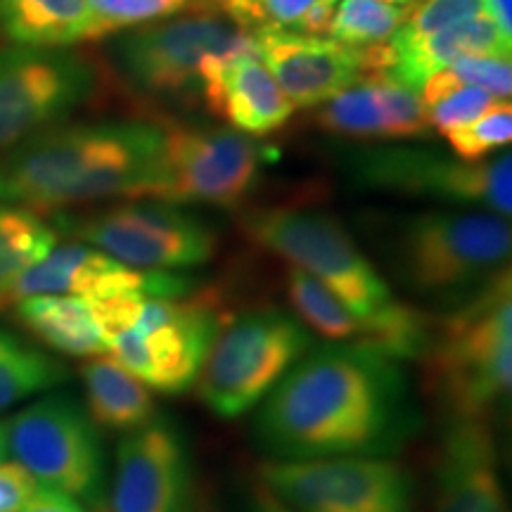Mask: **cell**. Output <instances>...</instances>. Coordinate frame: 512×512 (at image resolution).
Returning <instances> with one entry per match:
<instances>
[{"label":"cell","mask_w":512,"mask_h":512,"mask_svg":"<svg viewBox=\"0 0 512 512\" xmlns=\"http://www.w3.org/2000/svg\"><path fill=\"white\" fill-rule=\"evenodd\" d=\"M415 427L401 363L328 342L306 351L259 403L254 437L271 460L389 458Z\"/></svg>","instance_id":"6da1fadb"},{"label":"cell","mask_w":512,"mask_h":512,"mask_svg":"<svg viewBox=\"0 0 512 512\" xmlns=\"http://www.w3.org/2000/svg\"><path fill=\"white\" fill-rule=\"evenodd\" d=\"M162 124L98 121L53 126L19 143L0 162V202L43 214L150 192Z\"/></svg>","instance_id":"7a4b0ae2"},{"label":"cell","mask_w":512,"mask_h":512,"mask_svg":"<svg viewBox=\"0 0 512 512\" xmlns=\"http://www.w3.org/2000/svg\"><path fill=\"white\" fill-rule=\"evenodd\" d=\"M441 418L489 420L512 387L510 266L486 280L456 309L434 320L430 347L420 358Z\"/></svg>","instance_id":"3957f363"},{"label":"cell","mask_w":512,"mask_h":512,"mask_svg":"<svg viewBox=\"0 0 512 512\" xmlns=\"http://www.w3.org/2000/svg\"><path fill=\"white\" fill-rule=\"evenodd\" d=\"M91 306L107 356L162 394L188 392L226 323L219 297L211 292L183 297L124 292L91 299Z\"/></svg>","instance_id":"277c9868"},{"label":"cell","mask_w":512,"mask_h":512,"mask_svg":"<svg viewBox=\"0 0 512 512\" xmlns=\"http://www.w3.org/2000/svg\"><path fill=\"white\" fill-rule=\"evenodd\" d=\"M508 219L479 209H432L396 221L389 238L392 271L422 297L463 302L508 266Z\"/></svg>","instance_id":"5b68a950"},{"label":"cell","mask_w":512,"mask_h":512,"mask_svg":"<svg viewBox=\"0 0 512 512\" xmlns=\"http://www.w3.org/2000/svg\"><path fill=\"white\" fill-rule=\"evenodd\" d=\"M240 228L256 247L330 287L356 316L370 318L396 302L392 287L370 264L349 230L325 209L271 204L245 211Z\"/></svg>","instance_id":"8992f818"},{"label":"cell","mask_w":512,"mask_h":512,"mask_svg":"<svg viewBox=\"0 0 512 512\" xmlns=\"http://www.w3.org/2000/svg\"><path fill=\"white\" fill-rule=\"evenodd\" d=\"M309 349V330L285 311L259 309L226 320L195 380L197 394L216 418L238 420L259 408Z\"/></svg>","instance_id":"52a82bcc"},{"label":"cell","mask_w":512,"mask_h":512,"mask_svg":"<svg viewBox=\"0 0 512 512\" xmlns=\"http://www.w3.org/2000/svg\"><path fill=\"white\" fill-rule=\"evenodd\" d=\"M268 147L235 128L162 126V152L145 200L240 207L256 190Z\"/></svg>","instance_id":"ba28073f"},{"label":"cell","mask_w":512,"mask_h":512,"mask_svg":"<svg viewBox=\"0 0 512 512\" xmlns=\"http://www.w3.org/2000/svg\"><path fill=\"white\" fill-rule=\"evenodd\" d=\"M247 48H252V34L204 8L131 29L114 43V62L140 95L181 100L188 95L200 98L202 64L209 57Z\"/></svg>","instance_id":"9c48e42d"},{"label":"cell","mask_w":512,"mask_h":512,"mask_svg":"<svg viewBox=\"0 0 512 512\" xmlns=\"http://www.w3.org/2000/svg\"><path fill=\"white\" fill-rule=\"evenodd\" d=\"M349 171L368 190L491 211L503 219L512 211L510 152L489 162H463L418 147H363L351 155Z\"/></svg>","instance_id":"30bf717a"},{"label":"cell","mask_w":512,"mask_h":512,"mask_svg":"<svg viewBox=\"0 0 512 512\" xmlns=\"http://www.w3.org/2000/svg\"><path fill=\"white\" fill-rule=\"evenodd\" d=\"M8 453L43 489L88 505L105 496V451L98 425L69 396H46L10 422Z\"/></svg>","instance_id":"8fae6325"},{"label":"cell","mask_w":512,"mask_h":512,"mask_svg":"<svg viewBox=\"0 0 512 512\" xmlns=\"http://www.w3.org/2000/svg\"><path fill=\"white\" fill-rule=\"evenodd\" d=\"M57 223L121 264L145 271L200 266L216 252L214 230L162 200H124L86 216H62Z\"/></svg>","instance_id":"7c38bea8"},{"label":"cell","mask_w":512,"mask_h":512,"mask_svg":"<svg viewBox=\"0 0 512 512\" xmlns=\"http://www.w3.org/2000/svg\"><path fill=\"white\" fill-rule=\"evenodd\" d=\"M259 484L294 512H413L415 482L394 458L266 460Z\"/></svg>","instance_id":"4fadbf2b"},{"label":"cell","mask_w":512,"mask_h":512,"mask_svg":"<svg viewBox=\"0 0 512 512\" xmlns=\"http://www.w3.org/2000/svg\"><path fill=\"white\" fill-rule=\"evenodd\" d=\"M98 88V69L74 48H0V150L67 119Z\"/></svg>","instance_id":"5bb4252c"},{"label":"cell","mask_w":512,"mask_h":512,"mask_svg":"<svg viewBox=\"0 0 512 512\" xmlns=\"http://www.w3.org/2000/svg\"><path fill=\"white\" fill-rule=\"evenodd\" d=\"M195 505L183 439L162 418L128 432L117 448L110 512H190Z\"/></svg>","instance_id":"9a60e30c"},{"label":"cell","mask_w":512,"mask_h":512,"mask_svg":"<svg viewBox=\"0 0 512 512\" xmlns=\"http://www.w3.org/2000/svg\"><path fill=\"white\" fill-rule=\"evenodd\" d=\"M434 512H508L489 420L444 418L434 453Z\"/></svg>","instance_id":"2e32d148"},{"label":"cell","mask_w":512,"mask_h":512,"mask_svg":"<svg viewBox=\"0 0 512 512\" xmlns=\"http://www.w3.org/2000/svg\"><path fill=\"white\" fill-rule=\"evenodd\" d=\"M252 46L294 107L323 105L363 76L358 50L325 36L259 29Z\"/></svg>","instance_id":"e0dca14e"},{"label":"cell","mask_w":512,"mask_h":512,"mask_svg":"<svg viewBox=\"0 0 512 512\" xmlns=\"http://www.w3.org/2000/svg\"><path fill=\"white\" fill-rule=\"evenodd\" d=\"M200 100L245 136H268L292 117L294 105L254 55V46L240 53L209 57L202 64Z\"/></svg>","instance_id":"ac0fdd59"},{"label":"cell","mask_w":512,"mask_h":512,"mask_svg":"<svg viewBox=\"0 0 512 512\" xmlns=\"http://www.w3.org/2000/svg\"><path fill=\"white\" fill-rule=\"evenodd\" d=\"M389 43L394 48V67L387 74L413 91H420L422 83L432 74L446 69L460 57H510L512 53V38L503 36L489 15L470 17L411 43H399L394 38H389Z\"/></svg>","instance_id":"d6986e66"},{"label":"cell","mask_w":512,"mask_h":512,"mask_svg":"<svg viewBox=\"0 0 512 512\" xmlns=\"http://www.w3.org/2000/svg\"><path fill=\"white\" fill-rule=\"evenodd\" d=\"M0 34L12 46L74 48L105 31L86 0H0Z\"/></svg>","instance_id":"ffe728a7"},{"label":"cell","mask_w":512,"mask_h":512,"mask_svg":"<svg viewBox=\"0 0 512 512\" xmlns=\"http://www.w3.org/2000/svg\"><path fill=\"white\" fill-rule=\"evenodd\" d=\"M88 418L112 432H136L157 420L152 389L112 356H93L81 366Z\"/></svg>","instance_id":"44dd1931"},{"label":"cell","mask_w":512,"mask_h":512,"mask_svg":"<svg viewBox=\"0 0 512 512\" xmlns=\"http://www.w3.org/2000/svg\"><path fill=\"white\" fill-rule=\"evenodd\" d=\"M15 316L31 335L60 354L76 358L107 354V342L88 299L38 294L15 302Z\"/></svg>","instance_id":"7402d4cb"},{"label":"cell","mask_w":512,"mask_h":512,"mask_svg":"<svg viewBox=\"0 0 512 512\" xmlns=\"http://www.w3.org/2000/svg\"><path fill=\"white\" fill-rule=\"evenodd\" d=\"M285 290L299 323L306 330H313L328 342H361L363 330H366V318L356 316L330 287H325L313 275L290 266Z\"/></svg>","instance_id":"603a6c76"},{"label":"cell","mask_w":512,"mask_h":512,"mask_svg":"<svg viewBox=\"0 0 512 512\" xmlns=\"http://www.w3.org/2000/svg\"><path fill=\"white\" fill-rule=\"evenodd\" d=\"M57 245V233L36 211L0 204V309L10 306V292L27 268Z\"/></svg>","instance_id":"cb8c5ba5"},{"label":"cell","mask_w":512,"mask_h":512,"mask_svg":"<svg viewBox=\"0 0 512 512\" xmlns=\"http://www.w3.org/2000/svg\"><path fill=\"white\" fill-rule=\"evenodd\" d=\"M64 377L67 370L55 358L0 330V411L48 392L64 382Z\"/></svg>","instance_id":"d4e9b609"},{"label":"cell","mask_w":512,"mask_h":512,"mask_svg":"<svg viewBox=\"0 0 512 512\" xmlns=\"http://www.w3.org/2000/svg\"><path fill=\"white\" fill-rule=\"evenodd\" d=\"M318 107L316 124L323 131L358 140H387L380 102L366 76Z\"/></svg>","instance_id":"484cf974"},{"label":"cell","mask_w":512,"mask_h":512,"mask_svg":"<svg viewBox=\"0 0 512 512\" xmlns=\"http://www.w3.org/2000/svg\"><path fill=\"white\" fill-rule=\"evenodd\" d=\"M408 15V5L401 8L382 0H342L332 19L330 38L349 48L384 43L403 27Z\"/></svg>","instance_id":"4316f807"},{"label":"cell","mask_w":512,"mask_h":512,"mask_svg":"<svg viewBox=\"0 0 512 512\" xmlns=\"http://www.w3.org/2000/svg\"><path fill=\"white\" fill-rule=\"evenodd\" d=\"M337 0H207L204 8L219 12L235 27L254 34L259 29H294L309 10Z\"/></svg>","instance_id":"83f0119b"},{"label":"cell","mask_w":512,"mask_h":512,"mask_svg":"<svg viewBox=\"0 0 512 512\" xmlns=\"http://www.w3.org/2000/svg\"><path fill=\"white\" fill-rule=\"evenodd\" d=\"M363 76L373 83V91L377 95V102H380L384 117V128H387V140L422 138L430 131L427 110L422 105L418 91L408 88L406 83L396 81L387 72Z\"/></svg>","instance_id":"f1b7e54d"},{"label":"cell","mask_w":512,"mask_h":512,"mask_svg":"<svg viewBox=\"0 0 512 512\" xmlns=\"http://www.w3.org/2000/svg\"><path fill=\"white\" fill-rule=\"evenodd\" d=\"M453 157L463 162H484L491 152L503 150L512 140V105L510 98H501L491 110L477 117L470 124L444 133Z\"/></svg>","instance_id":"f546056e"},{"label":"cell","mask_w":512,"mask_h":512,"mask_svg":"<svg viewBox=\"0 0 512 512\" xmlns=\"http://www.w3.org/2000/svg\"><path fill=\"white\" fill-rule=\"evenodd\" d=\"M105 36L190 10L195 0H86Z\"/></svg>","instance_id":"4dcf8cb0"},{"label":"cell","mask_w":512,"mask_h":512,"mask_svg":"<svg viewBox=\"0 0 512 512\" xmlns=\"http://www.w3.org/2000/svg\"><path fill=\"white\" fill-rule=\"evenodd\" d=\"M477 15H484V0H422L420 8L411 10L392 38L399 43H411Z\"/></svg>","instance_id":"1f68e13d"},{"label":"cell","mask_w":512,"mask_h":512,"mask_svg":"<svg viewBox=\"0 0 512 512\" xmlns=\"http://www.w3.org/2000/svg\"><path fill=\"white\" fill-rule=\"evenodd\" d=\"M498 100L501 98L482 91V88L458 83L451 91L434 100L432 105L425 107L427 121H430V128H437L441 136H444L451 128L470 124V121L482 117V114L486 110H491Z\"/></svg>","instance_id":"d6a6232c"},{"label":"cell","mask_w":512,"mask_h":512,"mask_svg":"<svg viewBox=\"0 0 512 512\" xmlns=\"http://www.w3.org/2000/svg\"><path fill=\"white\" fill-rule=\"evenodd\" d=\"M512 57L470 55L448 64V72L465 86L482 88L496 98H510L512 91Z\"/></svg>","instance_id":"836d02e7"},{"label":"cell","mask_w":512,"mask_h":512,"mask_svg":"<svg viewBox=\"0 0 512 512\" xmlns=\"http://www.w3.org/2000/svg\"><path fill=\"white\" fill-rule=\"evenodd\" d=\"M41 484L19 463H0V512H19L38 494Z\"/></svg>","instance_id":"e575fe53"},{"label":"cell","mask_w":512,"mask_h":512,"mask_svg":"<svg viewBox=\"0 0 512 512\" xmlns=\"http://www.w3.org/2000/svg\"><path fill=\"white\" fill-rule=\"evenodd\" d=\"M19 512H86V508L72 496L60 494V491L53 489H43L41 486L38 494Z\"/></svg>","instance_id":"d590c367"},{"label":"cell","mask_w":512,"mask_h":512,"mask_svg":"<svg viewBox=\"0 0 512 512\" xmlns=\"http://www.w3.org/2000/svg\"><path fill=\"white\" fill-rule=\"evenodd\" d=\"M512 0H484V15H489L503 36L512 38V17H510Z\"/></svg>","instance_id":"8d00e7d4"},{"label":"cell","mask_w":512,"mask_h":512,"mask_svg":"<svg viewBox=\"0 0 512 512\" xmlns=\"http://www.w3.org/2000/svg\"><path fill=\"white\" fill-rule=\"evenodd\" d=\"M252 512H294V510H290L287 505L280 503L278 498H273L266 489H259V494L254 496Z\"/></svg>","instance_id":"74e56055"},{"label":"cell","mask_w":512,"mask_h":512,"mask_svg":"<svg viewBox=\"0 0 512 512\" xmlns=\"http://www.w3.org/2000/svg\"><path fill=\"white\" fill-rule=\"evenodd\" d=\"M8 456V432H5V422H0V463Z\"/></svg>","instance_id":"f35d334b"},{"label":"cell","mask_w":512,"mask_h":512,"mask_svg":"<svg viewBox=\"0 0 512 512\" xmlns=\"http://www.w3.org/2000/svg\"><path fill=\"white\" fill-rule=\"evenodd\" d=\"M382 3H389V5H401V8H403V5H408V3H411V0H382Z\"/></svg>","instance_id":"ab89813d"},{"label":"cell","mask_w":512,"mask_h":512,"mask_svg":"<svg viewBox=\"0 0 512 512\" xmlns=\"http://www.w3.org/2000/svg\"><path fill=\"white\" fill-rule=\"evenodd\" d=\"M190 512H200V505H197V501H195V505H192V508H190Z\"/></svg>","instance_id":"60d3db41"},{"label":"cell","mask_w":512,"mask_h":512,"mask_svg":"<svg viewBox=\"0 0 512 512\" xmlns=\"http://www.w3.org/2000/svg\"><path fill=\"white\" fill-rule=\"evenodd\" d=\"M195 3H202L204 5V3H207V0H195Z\"/></svg>","instance_id":"b9f144b4"},{"label":"cell","mask_w":512,"mask_h":512,"mask_svg":"<svg viewBox=\"0 0 512 512\" xmlns=\"http://www.w3.org/2000/svg\"><path fill=\"white\" fill-rule=\"evenodd\" d=\"M98 512H110V510H98Z\"/></svg>","instance_id":"7bdbcfd3"}]
</instances>
